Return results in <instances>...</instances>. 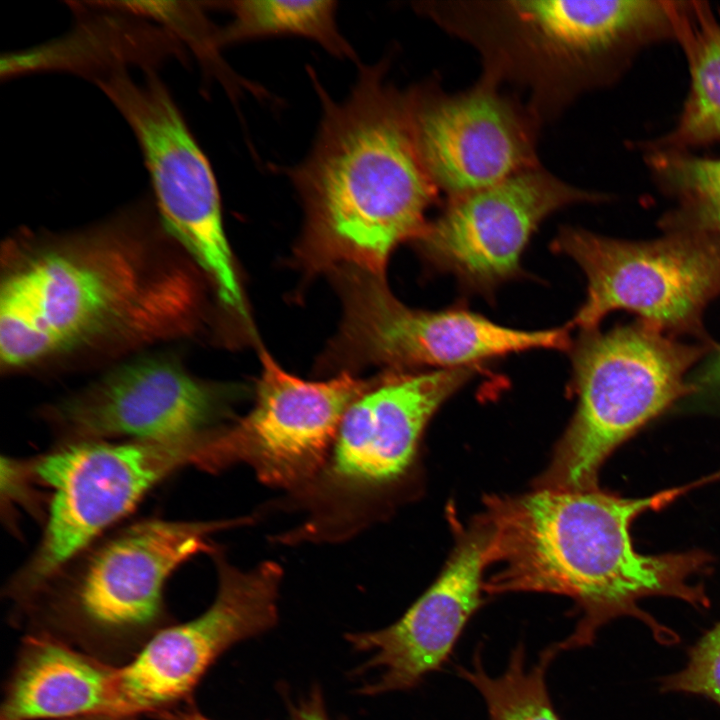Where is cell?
<instances>
[{"label": "cell", "mask_w": 720, "mask_h": 720, "mask_svg": "<svg viewBox=\"0 0 720 720\" xmlns=\"http://www.w3.org/2000/svg\"><path fill=\"white\" fill-rule=\"evenodd\" d=\"M683 491L672 489L645 498H623L600 490L538 488L515 497H489L481 516L489 530L488 567L496 566L484 592H543L571 598L578 612L562 651L593 644L597 632L620 617H634L657 642H679L638 602L667 596L697 609L708 608L695 576L710 558L700 551L644 555L634 549L630 526Z\"/></svg>", "instance_id": "1"}, {"label": "cell", "mask_w": 720, "mask_h": 720, "mask_svg": "<svg viewBox=\"0 0 720 720\" xmlns=\"http://www.w3.org/2000/svg\"><path fill=\"white\" fill-rule=\"evenodd\" d=\"M381 66L362 70L343 102L323 96L316 143L293 172L306 213L301 257L311 268L383 276L391 252L419 236L437 198L405 93L384 81Z\"/></svg>", "instance_id": "2"}, {"label": "cell", "mask_w": 720, "mask_h": 720, "mask_svg": "<svg viewBox=\"0 0 720 720\" xmlns=\"http://www.w3.org/2000/svg\"><path fill=\"white\" fill-rule=\"evenodd\" d=\"M136 216L9 258L0 290L4 368H24L114 336H154L188 315L190 290L174 271L160 276L150 270Z\"/></svg>", "instance_id": "3"}, {"label": "cell", "mask_w": 720, "mask_h": 720, "mask_svg": "<svg viewBox=\"0 0 720 720\" xmlns=\"http://www.w3.org/2000/svg\"><path fill=\"white\" fill-rule=\"evenodd\" d=\"M417 9L470 43L486 78L519 85L542 123L610 80L636 48L673 36L672 1H425Z\"/></svg>", "instance_id": "4"}, {"label": "cell", "mask_w": 720, "mask_h": 720, "mask_svg": "<svg viewBox=\"0 0 720 720\" xmlns=\"http://www.w3.org/2000/svg\"><path fill=\"white\" fill-rule=\"evenodd\" d=\"M217 522L144 520L83 551L16 605L27 633L44 634L115 666L172 624L164 586L208 551Z\"/></svg>", "instance_id": "5"}, {"label": "cell", "mask_w": 720, "mask_h": 720, "mask_svg": "<svg viewBox=\"0 0 720 720\" xmlns=\"http://www.w3.org/2000/svg\"><path fill=\"white\" fill-rule=\"evenodd\" d=\"M570 350L578 404L538 488H597L610 454L692 390L685 375L707 349L641 321L583 332Z\"/></svg>", "instance_id": "6"}, {"label": "cell", "mask_w": 720, "mask_h": 720, "mask_svg": "<svg viewBox=\"0 0 720 720\" xmlns=\"http://www.w3.org/2000/svg\"><path fill=\"white\" fill-rule=\"evenodd\" d=\"M211 434L121 444L63 443L25 463L53 495L42 539L17 573L20 583L27 588L43 584L177 470L188 465L207 470Z\"/></svg>", "instance_id": "7"}, {"label": "cell", "mask_w": 720, "mask_h": 720, "mask_svg": "<svg viewBox=\"0 0 720 720\" xmlns=\"http://www.w3.org/2000/svg\"><path fill=\"white\" fill-rule=\"evenodd\" d=\"M552 248L586 276V298L570 323L583 332L623 309L662 331L698 333L705 306L720 294V241L714 234L678 231L631 242L564 227Z\"/></svg>", "instance_id": "8"}, {"label": "cell", "mask_w": 720, "mask_h": 720, "mask_svg": "<svg viewBox=\"0 0 720 720\" xmlns=\"http://www.w3.org/2000/svg\"><path fill=\"white\" fill-rule=\"evenodd\" d=\"M132 129L166 231L212 280L223 304L246 315L212 168L154 71L135 82L118 71L96 81Z\"/></svg>", "instance_id": "9"}, {"label": "cell", "mask_w": 720, "mask_h": 720, "mask_svg": "<svg viewBox=\"0 0 720 720\" xmlns=\"http://www.w3.org/2000/svg\"><path fill=\"white\" fill-rule=\"evenodd\" d=\"M344 321L339 345L353 360L392 368L452 369L535 349L570 350V328L519 330L463 308L416 310L383 276L341 269Z\"/></svg>", "instance_id": "10"}, {"label": "cell", "mask_w": 720, "mask_h": 720, "mask_svg": "<svg viewBox=\"0 0 720 720\" xmlns=\"http://www.w3.org/2000/svg\"><path fill=\"white\" fill-rule=\"evenodd\" d=\"M280 577L274 563L242 572L221 561L212 605L193 620L160 630L119 667L109 720L153 717L191 701L194 689L223 652L275 624Z\"/></svg>", "instance_id": "11"}, {"label": "cell", "mask_w": 720, "mask_h": 720, "mask_svg": "<svg viewBox=\"0 0 720 720\" xmlns=\"http://www.w3.org/2000/svg\"><path fill=\"white\" fill-rule=\"evenodd\" d=\"M405 98L420 161L448 199L539 166L541 123L498 84L481 77L452 94L431 82L405 92Z\"/></svg>", "instance_id": "12"}, {"label": "cell", "mask_w": 720, "mask_h": 720, "mask_svg": "<svg viewBox=\"0 0 720 720\" xmlns=\"http://www.w3.org/2000/svg\"><path fill=\"white\" fill-rule=\"evenodd\" d=\"M601 200L539 165L448 199L415 241L435 268L488 293L519 274L522 254L547 217L573 204Z\"/></svg>", "instance_id": "13"}, {"label": "cell", "mask_w": 720, "mask_h": 720, "mask_svg": "<svg viewBox=\"0 0 720 720\" xmlns=\"http://www.w3.org/2000/svg\"><path fill=\"white\" fill-rule=\"evenodd\" d=\"M261 362L253 409L215 432V471L245 462L266 483L295 486L319 471L345 413L372 385L345 372L328 381L302 380L265 351Z\"/></svg>", "instance_id": "14"}, {"label": "cell", "mask_w": 720, "mask_h": 720, "mask_svg": "<svg viewBox=\"0 0 720 720\" xmlns=\"http://www.w3.org/2000/svg\"><path fill=\"white\" fill-rule=\"evenodd\" d=\"M221 392L168 354L128 361L55 406L46 416L65 443L129 436L166 441L197 436L221 406Z\"/></svg>", "instance_id": "15"}, {"label": "cell", "mask_w": 720, "mask_h": 720, "mask_svg": "<svg viewBox=\"0 0 720 720\" xmlns=\"http://www.w3.org/2000/svg\"><path fill=\"white\" fill-rule=\"evenodd\" d=\"M488 545L489 531L480 517L459 537L439 577L398 621L346 636L355 649L371 653L366 667L382 672L364 693L411 689L442 668L482 604Z\"/></svg>", "instance_id": "16"}, {"label": "cell", "mask_w": 720, "mask_h": 720, "mask_svg": "<svg viewBox=\"0 0 720 720\" xmlns=\"http://www.w3.org/2000/svg\"><path fill=\"white\" fill-rule=\"evenodd\" d=\"M476 368L399 375L369 389L343 417L333 473L359 485H381L401 477L430 418L473 377Z\"/></svg>", "instance_id": "17"}, {"label": "cell", "mask_w": 720, "mask_h": 720, "mask_svg": "<svg viewBox=\"0 0 720 720\" xmlns=\"http://www.w3.org/2000/svg\"><path fill=\"white\" fill-rule=\"evenodd\" d=\"M119 667L51 636L26 633L6 681L0 720H108Z\"/></svg>", "instance_id": "18"}, {"label": "cell", "mask_w": 720, "mask_h": 720, "mask_svg": "<svg viewBox=\"0 0 720 720\" xmlns=\"http://www.w3.org/2000/svg\"><path fill=\"white\" fill-rule=\"evenodd\" d=\"M76 7L79 22L68 34L2 56V77L45 70L91 75L95 80L125 70L126 65L153 69L169 56H183L182 46L157 25L107 2Z\"/></svg>", "instance_id": "19"}, {"label": "cell", "mask_w": 720, "mask_h": 720, "mask_svg": "<svg viewBox=\"0 0 720 720\" xmlns=\"http://www.w3.org/2000/svg\"><path fill=\"white\" fill-rule=\"evenodd\" d=\"M674 37L688 60L690 89L679 120L656 150L720 140V17L702 2H675Z\"/></svg>", "instance_id": "20"}, {"label": "cell", "mask_w": 720, "mask_h": 720, "mask_svg": "<svg viewBox=\"0 0 720 720\" xmlns=\"http://www.w3.org/2000/svg\"><path fill=\"white\" fill-rule=\"evenodd\" d=\"M226 8L233 18L219 30L220 47L263 36L298 35L317 41L338 57L354 58L337 28L334 1L240 0L227 2Z\"/></svg>", "instance_id": "21"}, {"label": "cell", "mask_w": 720, "mask_h": 720, "mask_svg": "<svg viewBox=\"0 0 720 720\" xmlns=\"http://www.w3.org/2000/svg\"><path fill=\"white\" fill-rule=\"evenodd\" d=\"M561 652L558 642L549 645L528 669L525 648L519 642L511 651L505 671L493 677L485 671L477 649L472 667H458V674L482 695L489 720H561L546 683L547 669Z\"/></svg>", "instance_id": "22"}, {"label": "cell", "mask_w": 720, "mask_h": 720, "mask_svg": "<svg viewBox=\"0 0 720 720\" xmlns=\"http://www.w3.org/2000/svg\"><path fill=\"white\" fill-rule=\"evenodd\" d=\"M648 160L660 182L678 197L694 229L720 234V158L655 150Z\"/></svg>", "instance_id": "23"}, {"label": "cell", "mask_w": 720, "mask_h": 720, "mask_svg": "<svg viewBox=\"0 0 720 720\" xmlns=\"http://www.w3.org/2000/svg\"><path fill=\"white\" fill-rule=\"evenodd\" d=\"M118 10L147 20L190 48L207 67H220L217 50L219 30L210 23L199 2L109 1Z\"/></svg>", "instance_id": "24"}, {"label": "cell", "mask_w": 720, "mask_h": 720, "mask_svg": "<svg viewBox=\"0 0 720 720\" xmlns=\"http://www.w3.org/2000/svg\"><path fill=\"white\" fill-rule=\"evenodd\" d=\"M687 656L684 668L660 680V690L702 696L720 707V622L689 648Z\"/></svg>", "instance_id": "25"}, {"label": "cell", "mask_w": 720, "mask_h": 720, "mask_svg": "<svg viewBox=\"0 0 720 720\" xmlns=\"http://www.w3.org/2000/svg\"><path fill=\"white\" fill-rule=\"evenodd\" d=\"M292 720H329L318 690L294 708Z\"/></svg>", "instance_id": "26"}, {"label": "cell", "mask_w": 720, "mask_h": 720, "mask_svg": "<svg viewBox=\"0 0 720 720\" xmlns=\"http://www.w3.org/2000/svg\"><path fill=\"white\" fill-rule=\"evenodd\" d=\"M153 718L156 720H211L198 710L193 700L161 711Z\"/></svg>", "instance_id": "27"}, {"label": "cell", "mask_w": 720, "mask_h": 720, "mask_svg": "<svg viewBox=\"0 0 720 720\" xmlns=\"http://www.w3.org/2000/svg\"><path fill=\"white\" fill-rule=\"evenodd\" d=\"M700 380L703 384L720 388V351L708 363L701 374Z\"/></svg>", "instance_id": "28"}]
</instances>
